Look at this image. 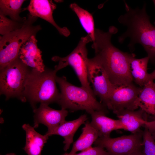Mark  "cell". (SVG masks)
Returning <instances> with one entry per match:
<instances>
[{
  "label": "cell",
  "mask_w": 155,
  "mask_h": 155,
  "mask_svg": "<svg viewBox=\"0 0 155 155\" xmlns=\"http://www.w3.org/2000/svg\"><path fill=\"white\" fill-rule=\"evenodd\" d=\"M125 13L118 19L119 22L127 27L126 31L118 38L123 43L128 38V46L133 51L134 45L140 44L144 48L151 61L155 62V27L150 22V17L146 11V3L143 7L133 8L125 1Z\"/></svg>",
  "instance_id": "cell-2"
},
{
  "label": "cell",
  "mask_w": 155,
  "mask_h": 155,
  "mask_svg": "<svg viewBox=\"0 0 155 155\" xmlns=\"http://www.w3.org/2000/svg\"><path fill=\"white\" fill-rule=\"evenodd\" d=\"M34 128L42 124L48 128L47 132L52 131L65 121L68 114L66 109L57 110L51 108L48 105L41 104L39 108L34 109Z\"/></svg>",
  "instance_id": "cell-11"
},
{
  "label": "cell",
  "mask_w": 155,
  "mask_h": 155,
  "mask_svg": "<svg viewBox=\"0 0 155 155\" xmlns=\"http://www.w3.org/2000/svg\"><path fill=\"white\" fill-rule=\"evenodd\" d=\"M87 119V115L84 114L76 119L65 121L52 131L47 132L45 135L48 136L57 135L63 137L64 139L63 143L65 144L63 149L66 151L73 142V137L76 131L82 124L85 123Z\"/></svg>",
  "instance_id": "cell-16"
},
{
  "label": "cell",
  "mask_w": 155,
  "mask_h": 155,
  "mask_svg": "<svg viewBox=\"0 0 155 155\" xmlns=\"http://www.w3.org/2000/svg\"><path fill=\"white\" fill-rule=\"evenodd\" d=\"M56 80L61 90L57 103L61 108L72 112L85 110L89 114L93 111L107 112V107L97 100L94 92L82 86L78 87L72 84L64 76H57Z\"/></svg>",
  "instance_id": "cell-4"
},
{
  "label": "cell",
  "mask_w": 155,
  "mask_h": 155,
  "mask_svg": "<svg viewBox=\"0 0 155 155\" xmlns=\"http://www.w3.org/2000/svg\"><path fill=\"white\" fill-rule=\"evenodd\" d=\"M108 152L103 148L100 146L91 147L82 151L80 153L71 154L66 153L63 155H108Z\"/></svg>",
  "instance_id": "cell-25"
},
{
  "label": "cell",
  "mask_w": 155,
  "mask_h": 155,
  "mask_svg": "<svg viewBox=\"0 0 155 155\" xmlns=\"http://www.w3.org/2000/svg\"><path fill=\"white\" fill-rule=\"evenodd\" d=\"M90 42H92V39L88 35L82 37L76 47L69 55L63 57L54 56L51 59L58 62L55 67L58 71L67 66H71L74 70L82 86L94 92L90 86L88 76L89 58L86 45Z\"/></svg>",
  "instance_id": "cell-7"
},
{
  "label": "cell",
  "mask_w": 155,
  "mask_h": 155,
  "mask_svg": "<svg viewBox=\"0 0 155 155\" xmlns=\"http://www.w3.org/2000/svg\"><path fill=\"white\" fill-rule=\"evenodd\" d=\"M123 125L124 129L135 133L142 131L149 115L140 108L137 110L124 109L114 113Z\"/></svg>",
  "instance_id": "cell-14"
},
{
  "label": "cell",
  "mask_w": 155,
  "mask_h": 155,
  "mask_svg": "<svg viewBox=\"0 0 155 155\" xmlns=\"http://www.w3.org/2000/svg\"><path fill=\"white\" fill-rule=\"evenodd\" d=\"M22 127L26 133L24 150L28 155H41L43 148L49 136L40 134L35 130L34 127L28 124H24Z\"/></svg>",
  "instance_id": "cell-17"
},
{
  "label": "cell",
  "mask_w": 155,
  "mask_h": 155,
  "mask_svg": "<svg viewBox=\"0 0 155 155\" xmlns=\"http://www.w3.org/2000/svg\"><path fill=\"white\" fill-rule=\"evenodd\" d=\"M70 7L78 17L82 26L93 42L95 41V29L92 15L75 3L71 4Z\"/></svg>",
  "instance_id": "cell-22"
},
{
  "label": "cell",
  "mask_w": 155,
  "mask_h": 155,
  "mask_svg": "<svg viewBox=\"0 0 155 155\" xmlns=\"http://www.w3.org/2000/svg\"><path fill=\"white\" fill-rule=\"evenodd\" d=\"M82 132L79 137L73 144L69 153L74 154L78 151H82L92 147V145L99 137L97 130L88 121L85 123Z\"/></svg>",
  "instance_id": "cell-19"
},
{
  "label": "cell",
  "mask_w": 155,
  "mask_h": 155,
  "mask_svg": "<svg viewBox=\"0 0 155 155\" xmlns=\"http://www.w3.org/2000/svg\"><path fill=\"white\" fill-rule=\"evenodd\" d=\"M155 80V69L150 73H148L147 77V82L149 81H154Z\"/></svg>",
  "instance_id": "cell-27"
},
{
  "label": "cell",
  "mask_w": 155,
  "mask_h": 155,
  "mask_svg": "<svg viewBox=\"0 0 155 155\" xmlns=\"http://www.w3.org/2000/svg\"><path fill=\"white\" fill-rule=\"evenodd\" d=\"M142 132L114 138L99 137L94 144L106 149L108 155H128L142 149Z\"/></svg>",
  "instance_id": "cell-8"
},
{
  "label": "cell",
  "mask_w": 155,
  "mask_h": 155,
  "mask_svg": "<svg viewBox=\"0 0 155 155\" xmlns=\"http://www.w3.org/2000/svg\"><path fill=\"white\" fill-rule=\"evenodd\" d=\"M154 87L155 88V82H154Z\"/></svg>",
  "instance_id": "cell-32"
},
{
  "label": "cell",
  "mask_w": 155,
  "mask_h": 155,
  "mask_svg": "<svg viewBox=\"0 0 155 155\" xmlns=\"http://www.w3.org/2000/svg\"><path fill=\"white\" fill-rule=\"evenodd\" d=\"M152 134L155 140V132L152 133Z\"/></svg>",
  "instance_id": "cell-30"
},
{
  "label": "cell",
  "mask_w": 155,
  "mask_h": 155,
  "mask_svg": "<svg viewBox=\"0 0 155 155\" xmlns=\"http://www.w3.org/2000/svg\"><path fill=\"white\" fill-rule=\"evenodd\" d=\"M118 31L113 26L106 32L96 29L92 47L95 51L94 58L105 70L111 82L119 87L133 83L130 61L135 54L122 51L112 44V36Z\"/></svg>",
  "instance_id": "cell-1"
},
{
  "label": "cell",
  "mask_w": 155,
  "mask_h": 155,
  "mask_svg": "<svg viewBox=\"0 0 155 155\" xmlns=\"http://www.w3.org/2000/svg\"><path fill=\"white\" fill-rule=\"evenodd\" d=\"M155 120V117H152L149 116L148 117V121H151Z\"/></svg>",
  "instance_id": "cell-29"
},
{
  "label": "cell",
  "mask_w": 155,
  "mask_h": 155,
  "mask_svg": "<svg viewBox=\"0 0 155 155\" xmlns=\"http://www.w3.org/2000/svg\"><path fill=\"white\" fill-rule=\"evenodd\" d=\"M88 76L94 95L106 106L111 94L118 87L111 82L105 70L94 57L88 59Z\"/></svg>",
  "instance_id": "cell-9"
},
{
  "label": "cell",
  "mask_w": 155,
  "mask_h": 155,
  "mask_svg": "<svg viewBox=\"0 0 155 155\" xmlns=\"http://www.w3.org/2000/svg\"><path fill=\"white\" fill-rule=\"evenodd\" d=\"M103 111H93L90 114L92 118L91 123L97 130L99 137H110L111 133L118 129H124V127L118 119L115 120L105 115Z\"/></svg>",
  "instance_id": "cell-15"
},
{
  "label": "cell",
  "mask_w": 155,
  "mask_h": 155,
  "mask_svg": "<svg viewBox=\"0 0 155 155\" xmlns=\"http://www.w3.org/2000/svg\"><path fill=\"white\" fill-rule=\"evenodd\" d=\"M24 22H20L14 21L8 18L0 12V34L3 36L21 28Z\"/></svg>",
  "instance_id": "cell-24"
},
{
  "label": "cell",
  "mask_w": 155,
  "mask_h": 155,
  "mask_svg": "<svg viewBox=\"0 0 155 155\" xmlns=\"http://www.w3.org/2000/svg\"><path fill=\"white\" fill-rule=\"evenodd\" d=\"M149 60L148 56L142 58H136L135 55L131 60V73L133 80L141 88L148 82L147 66Z\"/></svg>",
  "instance_id": "cell-20"
},
{
  "label": "cell",
  "mask_w": 155,
  "mask_h": 155,
  "mask_svg": "<svg viewBox=\"0 0 155 155\" xmlns=\"http://www.w3.org/2000/svg\"><path fill=\"white\" fill-rule=\"evenodd\" d=\"M142 132V152L144 155H155V140L146 127Z\"/></svg>",
  "instance_id": "cell-23"
},
{
  "label": "cell",
  "mask_w": 155,
  "mask_h": 155,
  "mask_svg": "<svg viewBox=\"0 0 155 155\" xmlns=\"http://www.w3.org/2000/svg\"><path fill=\"white\" fill-rule=\"evenodd\" d=\"M56 6L51 0H31L24 9L28 10L32 16L40 18L47 21L54 26L60 34L67 37L70 34V31L65 27L59 26L53 18V13Z\"/></svg>",
  "instance_id": "cell-12"
},
{
  "label": "cell",
  "mask_w": 155,
  "mask_h": 155,
  "mask_svg": "<svg viewBox=\"0 0 155 155\" xmlns=\"http://www.w3.org/2000/svg\"><path fill=\"white\" fill-rule=\"evenodd\" d=\"M36 36H32L20 49L18 57L31 70L40 72L46 67L42 59V51L38 48Z\"/></svg>",
  "instance_id": "cell-13"
},
{
  "label": "cell",
  "mask_w": 155,
  "mask_h": 155,
  "mask_svg": "<svg viewBox=\"0 0 155 155\" xmlns=\"http://www.w3.org/2000/svg\"><path fill=\"white\" fill-rule=\"evenodd\" d=\"M142 88L133 83L117 87L111 94L106 106L114 113L124 109L135 110L138 108L135 102Z\"/></svg>",
  "instance_id": "cell-10"
},
{
  "label": "cell",
  "mask_w": 155,
  "mask_h": 155,
  "mask_svg": "<svg viewBox=\"0 0 155 155\" xmlns=\"http://www.w3.org/2000/svg\"><path fill=\"white\" fill-rule=\"evenodd\" d=\"M37 18L29 14L21 28L0 36V70L16 59L22 45L42 29L33 24Z\"/></svg>",
  "instance_id": "cell-5"
},
{
  "label": "cell",
  "mask_w": 155,
  "mask_h": 155,
  "mask_svg": "<svg viewBox=\"0 0 155 155\" xmlns=\"http://www.w3.org/2000/svg\"><path fill=\"white\" fill-rule=\"evenodd\" d=\"M30 69L18 57L0 70V94L6 100L15 97L24 102L25 84Z\"/></svg>",
  "instance_id": "cell-6"
},
{
  "label": "cell",
  "mask_w": 155,
  "mask_h": 155,
  "mask_svg": "<svg viewBox=\"0 0 155 155\" xmlns=\"http://www.w3.org/2000/svg\"><path fill=\"white\" fill-rule=\"evenodd\" d=\"M58 71L47 68L42 72L30 69L25 84L24 102L28 100L34 109L38 103L48 105L57 102L60 95L56 84Z\"/></svg>",
  "instance_id": "cell-3"
},
{
  "label": "cell",
  "mask_w": 155,
  "mask_h": 155,
  "mask_svg": "<svg viewBox=\"0 0 155 155\" xmlns=\"http://www.w3.org/2000/svg\"><path fill=\"white\" fill-rule=\"evenodd\" d=\"M144 127L148 128L151 133L155 132V120L151 121H146Z\"/></svg>",
  "instance_id": "cell-26"
},
{
  "label": "cell",
  "mask_w": 155,
  "mask_h": 155,
  "mask_svg": "<svg viewBox=\"0 0 155 155\" xmlns=\"http://www.w3.org/2000/svg\"><path fill=\"white\" fill-rule=\"evenodd\" d=\"M5 155H16V154L14 153H9Z\"/></svg>",
  "instance_id": "cell-31"
},
{
  "label": "cell",
  "mask_w": 155,
  "mask_h": 155,
  "mask_svg": "<svg viewBox=\"0 0 155 155\" xmlns=\"http://www.w3.org/2000/svg\"><path fill=\"white\" fill-rule=\"evenodd\" d=\"M142 149L136 150L128 155H144L142 152Z\"/></svg>",
  "instance_id": "cell-28"
},
{
  "label": "cell",
  "mask_w": 155,
  "mask_h": 155,
  "mask_svg": "<svg viewBox=\"0 0 155 155\" xmlns=\"http://www.w3.org/2000/svg\"><path fill=\"white\" fill-rule=\"evenodd\" d=\"M24 0H0V12L5 16H8L11 19L15 21L23 22L26 17L22 18L20 14L22 11L21 8Z\"/></svg>",
  "instance_id": "cell-21"
},
{
  "label": "cell",
  "mask_w": 155,
  "mask_h": 155,
  "mask_svg": "<svg viewBox=\"0 0 155 155\" xmlns=\"http://www.w3.org/2000/svg\"><path fill=\"white\" fill-rule=\"evenodd\" d=\"M150 116L155 117V88L154 81H149L142 87L135 102Z\"/></svg>",
  "instance_id": "cell-18"
}]
</instances>
